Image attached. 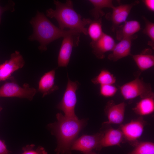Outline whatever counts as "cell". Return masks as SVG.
Segmentation results:
<instances>
[{
    "label": "cell",
    "mask_w": 154,
    "mask_h": 154,
    "mask_svg": "<svg viewBox=\"0 0 154 154\" xmlns=\"http://www.w3.org/2000/svg\"><path fill=\"white\" fill-rule=\"evenodd\" d=\"M57 121L47 126L56 139V154H71V147L81 131L86 125V119H79L67 117L62 113L56 115Z\"/></svg>",
    "instance_id": "6da1fadb"
},
{
    "label": "cell",
    "mask_w": 154,
    "mask_h": 154,
    "mask_svg": "<svg viewBox=\"0 0 154 154\" xmlns=\"http://www.w3.org/2000/svg\"><path fill=\"white\" fill-rule=\"evenodd\" d=\"M56 9L50 8L46 10V15L50 18H54L57 21L59 28L62 30L68 28L80 33L88 35L85 27L92 20L89 18H82L81 16L74 9L72 1L68 0L65 3L54 0Z\"/></svg>",
    "instance_id": "7a4b0ae2"
},
{
    "label": "cell",
    "mask_w": 154,
    "mask_h": 154,
    "mask_svg": "<svg viewBox=\"0 0 154 154\" xmlns=\"http://www.w3.org/2000/svg\"><path fill=\"white\" fill-rule=\"evenodd\" d=\"M30 23L33 27V32L29 39L38 41L40 44L39 48L41 51H46L47 45L50 42L75 31L61 30L53 24L43 13L39 11Z\"/></svg>",
    "instance_id": "3957f363"
},
{
    "label": "cell",
    "mask_w": 154,
    "mask_h": 154,
    "mask_svg": "<svg viewBox=\"0 0 154 154\" xmlns=\"http://www.w3.org/2000/svg\"><path fill=\"white\" fill-rule=\"evenodd\" d=\"M139 76L120 87L121 93L125 100H131L138 97L142 98L154 94L151 84L145 82Z\"/></svg>",
    "instance_id": "277c9868"
},
{
    "label": "cell",
    "mask_w": 154,
    "mask_h": 154,
    "mask_svg": "<svg viewBox=\"0 0 154 154\" xmlns=\"http://www.w3.org/2000/svg\"><path fill=\"white\" fill-rule=\"evenodd\" d=\"M79 84L78 81H72L68 78L62 98L57 106V108L63 112L64 116L67 117L78 119L75 114V108L77 100L76 91Z\"/></svg>",
    "instance_id": "5b68a950"
},
{
    "label": "cell",
    "mask_w": 154,
    "mask_h": 154,
    "mask_svg": "<svg viewBox=\"0 0 154 154\" xmlns=\"http://www.w3.org/2000/svg\"><path fill=\"white\" fill-rule=\"evenodd\" d=\"M37 92L35 88L30 87L27 83L21 87L12 82L5 83L0 88V97H15L31 101Z\"/></svg>",
    "instance_id": "8992f818"
},
{
    "label": "cell",
    "mask_w": 154,
    "mask_h": 154,
    "mask_svg": "<svg viewBox=\"0 0 154 154\" xmlns=\"http://www.w3.org/2000/svg\"><path fill=\"white\" fill-rule=\"evenodd\" d=\"M80 34L74 31L63 37L58 56V67H66L68 65L73 48L78 45Z\"/></svg>",
    "instance_id": "52a82bcc"
},
{
    "label": "cell",
    "mask_w": 154,
    "mask_h": 154,
    "mask_svg": "<svg viewBox=\"0 0 154 154\" xmlns=\"http://www.w3.org/2000/svg\"><path fill=\"white\" fill-rule=\"evenodd\" d=\"M145 125V122L141 118L121 125L119 129L123 133L124 139L135 146L139 143L138 139L142 135Z\"/></svg>",
    "instance_id": "ba28073f"
},
{
    "label": "cell",
    "mask_w": 154,
    "mask_h": 154,
    "mask_svg": "<svg viewBox=\"0 0 154 154\" xmlns=\"http://www.w3.org/2000/svg\"><path fill=\"white\" fill-rule=\"evenodd\" d=\"M102 135L101 131L93 135H83L73 143L71 151H79L84 154L92 151L94 149L99 151V143Z\"/></svg>",
    "instance_id": "9c48e42d"
},
{
    "label": "cell",
    "mask_w": 154,
    "mask_h": 154,
    "mask_svg": "<svg viewBox=\"0 0 154 154\" xmlns=\"http://www.w3.org/2000/svg\"><path fill=\"white\" fill-rule=\"evenodd\" d=\"M139 3V1H135L129 4H121L112 9V13L107 15L106 17L112 22V30H116L121 24L127 21L132 8Z\"/></svg>",
    "instance_id": "30bf717a"
},
{
    "label": "cell",
    "mask_w": 154,
    "mask_h": 154,
    "mask_svg": "<svg viewBox=\"0 0 154 154\" xmlns=\"http://www.w3.org/2000/svg\"><path fill=\"white\" fill-rule=\"evenodd\" d=\"M25 64L19 52L16 51L10 59L0 65V82L7 79L15 71L22 68Z\"/></svg>",
    "instance_id": "8fae6325"
},
{
    "label": "cell",
    "mask_w": 154,
    "mask_h": 154,
    "mask_svg": "<svg viewBox=\"0 0 154 154\" xmlns=\"http://www.w3.org/2000/svg\"><path fill=\"white\" fill-rule=\"evenodd\" d=\"M126 106L124 102L116 104L112 100L109 101L105 108L104 111L108 121L103 124H120L123 122Z\"/></svg>",
    "instance_id": "7c38bea8"
},
{
    "label": "cell",
    "mask_w": 154,
    "mask_h": 154,
    "mask_svg": "<svg viewBox=\"0 0 154 154\" xmlns=\"http://www.w3.org/2000/svg\"><path fill=\"white\" fill-rule=\"evenodd\" d=\"M116 44L112 37L104 33L97 40L91 42L90 46L94 54L98 58L102 59L105 58L106 52L112 50Z\"/></svg>",
    "instance_id": "4fadbf2b"
},
{
    "label": "cell",
    "mask_w": 154,
    "mask_h": 154,
    "mask_svg": "<svg viewBox=\"0 0 154 154\" xmlns=\"http://www.w3.org/2000/svg\"><path fill=\"white\" fill-rule=\"evenodd\" d=\"M101 131L102 135L99 143V151L104 147L116 145L120 146V144L124 138L119 129L110 128Z\"/></svg>",
    "instance_id": "5bb4252c"
},
{
    "label": "cell",
    "mask_w": 154,
    "mask_h": 154,
    "mask_svg": "<svg viewBox=\"0 0 154 154\" xmlns=\"http://www.w3.org/2000/svg\"><path fill=\"white\" fill-rule=\"evenodd\" d=\"M133 38H126L119 40L116 44L112 52L108 56L110 61L116 62L119 59L129 55H131V53L132 40Z\"/></svg>",
    "instance_id": "9a60e30c"
},
{
    "label": "cell",
    "mask_w": 154,
    "mask_h": 154,
    "mask_svg": "<svg viewBox=\"0 0 154 154\" xmlns=\"http://www.w3.org/2000/svg\"><path fill=\"white\" fill-rule=\"evenodd\" d=\"M140 29L141 25L137 21H126L116 29V38L119 41L125 38H135V34L139 32Z\"/></svg>",
    "instance_id": "2e32d148"
},
{
    "label": "cell",
    "mask_w": 154,
    "mask_h": 154,
    "mask_svg": "<svg viewBox=\"0 0 154 154\" xmlns=\"http://www.w3.org/2000/svg\"><path fill=\"white\" fill-rule=\"evenodd\" d=\"M55 70L45 73L40 78L38 84V91L42 97L58 90V87L55 84Z\"/></svg>",
    "instance_id": "e0dca14e"
},
{
    "label": "cell",
    "mask_w": 154,
    "mask_h": 154,
    "mask_svg": "<svg viewBox=\"0 0 154 154\" xmlns=\"http://www.w3.org/2000/svg\"><path fill=\"white\" fill-rule=\"evenodd\" d=\"M151 50L147 49L139 54L131 56L140 72L144 71L154 66V56Z\"/></svg>",
    "instance_id": "ac0fdd59"
},
{
    "label": "cell",
    "mask_w": 154,
    "mask_h": 154,
    "mask_svg": "<svg viewBox=\"0 0 154 154\" xmlns=\"http://www.w3.org/2000/svg\"><path fill=\"white\" fill-rule=\"evenodd\" d=\"M133 110L136 114L141 116L153 113L154 111V94L141 98Z\"/></svg>",
    "instance_id": "d6986e66"
},
{
    "label": "cell",
    "mask_w": 154,
    "mask_h": 154,
    "mask_svg": "<svg viewBox=\"0 0 154 154\" xmlns=\"http://www.w3.org/2000/svg\"><path fill=\"white\" fill-rule=\"evenodd\" d=\"M89 1L94 6L91 13L95 20L101 18L105 15L103 9L108 8L112 9L115 6L112 0H89Z\"/></svg>",
    "instance_id": "ffe728a7"
},
{
    "label": "cell",
    "mask_w": 154,
    "mask_h": 154,
    "mask_svg": "<svg viewBox=\"0 0 154 154\" xmlns=\"http://www.w3.org/2000/svg\"><path fill=\"white\" fill-rule=\"evenodd\" d=\"M87 32L92 40L91 42L98 40L104 33L102 30V18L92 21L89 24Z\"/></svg>",
    "instance_id": "44dd1931"
},
{
    "label": "cell",
    "mask_w": 154,
    "mask_h": 154,
    "mask_svg": "<svg viewBox=\"0 0 154 154\" xmlns=\"http://www.w3.org/2000/svg\"><path fill=\"white\" fill-rule=\"evenodd\" d=\"M91 81L96 85L114 84L116 82V78L110 71L104 69L101 70L97 76L91 80Z\"/></svg>",
    "instance_id": "7402d4cb"
},
{
    "label": "cell",
    "mask_w": 154,
    "mask_h": 154,
    "mask_svg": "<svg viewBox=\"0 0 154 154\" xmlns=\"http://www.w3.org/2000/svg\"><path fill=\"white\" fill-rule=\"evenodd\" d=\"M128 154H154V144L148 141L139 142Z\"/></svg>",
    "instance_id": "603a6c76"
},
{
    "label": "cell",
    "mask_w": 154,
    "mask_h": 154,
    "mask_svg": "<svg viewBox=\"0 0 154 154\" xmlns=\"http://www.w3.org/2000/svg\"><path fill=\"white\" fill-rule=\"evenodd\" d=\"M145 26L143 31V33L149 37L150 40L148 42V45L154 49V23L150 21L144 16L142 17Z\"/></svg>",
    "instance_id": "cb8c5ba5"
},
{
    "label": "cell",
    "mask_w": 154,
    "mask_h": 154,
    "mask_svg": "<svg viewBox=\"0 0 154 154\" xmlns=\"http://www.w3.org/2000/svg\"><path fill=\"white\" fill-rule=\"evenodd\" d=\"M117 88L114 84L100 85V93L102 96L110 97L114 96L116 93Z\"/></svg>",
    "instance_id": "d4e9b609"
},
{
    "label": "cell",
    "mask_w": 154,
    "mask_h": 154,
    "mask_svg": "<svg viewBox=\"0 0 154 154\" xmlns=\"http://www.w3.org/2000/svg\"><path fill=\"white\" fill-rule=\"evenodd\" d=\"M35 145L32 144L28 145L23 147L21 154H47L44 149L41 146H38L36 149L34 148Z\"/></svg>",
    "instance_id": "484cf974"
},
{
    "label": "cell",
    "mask_w": 154,
    "mask_h": 154,
    "mask_svg": "<svg viewBox=\"0 0 154 154\" xmlns=\"http://www.w3.org/2000/svg\"><path fill=\"white\" fill-rule=\"evenodd\" d=\"M143 2L148 9L152 12L154 11V0H144Z\"/></svg>",
    "instance_id": "4316f807"
},
{
    "label": "cell",
    "mask_w": 154,
    "mask_h": 154,
    "mask_svg": "<svg viewBox=\"0 0 154 154\" xmlns=\"http://www.w3.org/2000/svg\"><path fill=\"white\" fill-rule=\"evenodd\" d=\"M10 151L7 149L3 141L0 139V154H10Z\"/></svg>",
    "instance_id": "83f0119b"
},
{
    "label": "cell",
    "mask_w": 154,
    "mask_h": 154,
    "mask_svg": "<svg viewBox=\"0 0 154 154\" xmlns=\"http://www.w3.org/2000/svg\"><path fill=\"white\" fill-rule=\"evenodd\" d=\"M10 8L8 6L5 7H3L0 5V23L1 21V16L2 14L5 11L8 10Z\"/></svg>",
    "instance_id": "f1b7e54d"
},
{
    "label": "cell",
    "mask_w": 154,
    "mask_h": 154,
    "mask_svg": "<svg viewBox=\"0 0 154 154\" xmlns=\"http://www.w3.org/2000/svg\"><path fill=\"white\" fill-rule=\"evenodd\" d=\"M84 154H97L95 152L92 151H91L90 152H89V153H85Z\"/></svg>",
    "instance_id": "f546056e"
}]
</instances>
